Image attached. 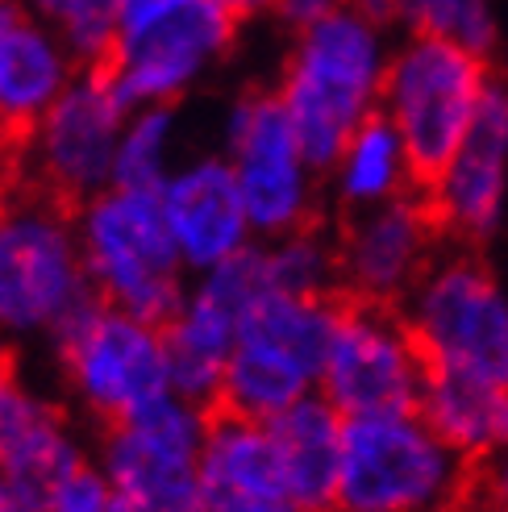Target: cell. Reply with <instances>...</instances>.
Returning a JSON list of instances; mask_svg holds the SVG:
<instances>
[{
  "mask_svg": "<svg viewBox=\"0 0 508 512\" xmlns=\"http://www.w3.org/2000/svg\"><path fill=\"white\" fill-rule=\"evenodd\" d=\"M205 433V408L184 396H167L146 413L109 425L100 471L134 512H205Z\"/></svg>",
  "mask_w": 508,
  "mask_h": 512,
  "instance_id": "obj_9",
  "label": "cell"
},
{
  "mask_svg": "<svg viewBox=\"0 0 508 512\" xmlns=\"http://www.w3.org/2000/svg\"><path fill=\"white\" fill-rule=\"evenodd\" d=\"M42 512H134V508L117 496V488L109 483L105 471L84 463V467H75L67 479L55 483V492H50Z\"/></svg>",
  "mask_w": 508,
  "mask_h": 512,
  "instance_id": "obj_28",
  "label": "cell"
},
{
  "mask_svg": "<svg viewBox=\"0 0 508 512\" xmlns=\"http://www.w3.org/2000/svg\"><path fill=\"white\" fill-rule=\"evenodd\" d=\"M30 13L50 25L75 63H105L117 34V9L121 0H25Z\"/></svg>",
  "mask_w": 508,
  "mask_h": 512,
  "instance_id": "obj_25",
  "label": "cell"
},
{
  "mask_svg": "<svg viewBox=\"0 0 508 512\" xmlns=\"http://www.w3.org/2000/svg\"><path fill=\"white\" fill-rule=\"evenodd\" d=\"M159 200L184 267L209 271L250 246L246 238L254 229L246 217L234 167L225 159H196L180 171H171L167 184L159 188Z\"/></svg>",
  "mask_w": 508,
  "mask_h": 512,
  "instance_id": "obj_17",
  "label": "cell"
},
{
  "mask_svg": "<svg viewBox=\"0 0 508 512\" xmlns=\"http://www.w3.org/2000/svg\"><path fill=\"white\" fill-rule=\"evenodd\" d=\"M200 479H205V512H309L288 492L267 425L250 417L230 413L209 421Z\"/></svg>",
  "mask_w": 508,
  "mask_h": 512,
  "instance_id": "obj_19",
  "label": "cell"
},
{
  "mask_svg": "<svg viewBox=\"0 0 508 512\" xmlns=\"http://www.w3.org/2000/svg\"><path fill=\"white\" fill-rule=\"evenodd\" d=\"M279 9H284V17L292 21V25H313V21H321V17H329L338 9V0H279Z\"/></svg>",
  "mask_w": 508,
  "mask_h": 512,
  "instance_id": "obj_29",
  "label": "cell"
},
{
  "mask_svg": "<svg viewBox=\"0 0 508 512\" xmlns=\"http://www.w3.org/2000/svg\"><path fill=\"white\" fill-rule=\"evenodd\" d=\"M263 425L271 433V446L279 458V471L288 479V492L309 512H325L338 500L346 417L329 400L304 396Z\"/></svg>",
  "mask_w": 508,
  "mask_h": 512,
  "instance_id": "obj_21",
  "label": "cell"
},
{
  "mask_svg": "<svg viewBox=\"0 0 508 512\" xmlns=\"http://www.w3.org/2000/svg\"><path fill=\"white\" fill-rule=\"evenodd\" d=\"M230 30L225 0H121L105 67L130 109L171 105L225 50Z\"/></svg>",
  "mask_w": 508,
  "mask_h": 512,
  "instance_id": "obj_5",
  "label": "cell"
},
{
  "mask_svg": "<svg viewBox=\"0 0 508 512\" xmlns=\"http://www.w3.org/2000/svg\"><path fill=\"white\" fill-rule=\"evenodd\" d=\"M384 75L388 63L379 30L359 9L338 5L329 17L300 30L279 105L313 171L338 163L346 138L371 117V105L384 92Z\"/></svg>",
  "mask_w": 508,
  "mask_h": 512,
  "instance_id": "obj_1",
  "label": "cell"
},
{
  "mask_svg": "<svg viewBox=\"0 0 508 512\" xmlns=\"http://www.w3.org/2000/svg\"><path fill=\"white\" fill-rule=\"evenodd\" d=\"M338 192L350 209H375V204L396 200V192L409 179L413 159L404 150L396 125L388 117H367L359 130H354L338 155Z\"/></svg>",
  "mask_w": 508,
  "mask_h": 512,
  "instance_id": "obj_23",
  "label": "cell"
},
{
  "mask_svg": "<svg viewBox=\"0 0 508 512\" xmlns=\"http://www.w3.org/2000/svg\"><path fill=\"white\" fill-rule=\"evenodd\" d=\"M259 292H267L263 254L246 246L234 259L209 267L205 279L180 300V309L163 325L175 396L200 408L221 400L225 367H230V350L238 338V317Z\"/></svg>",
  "mask_w": 508,
  "mask_h": 512,
  "instance_id": "obj_12",
  "label": "cell"
},
{
  "mask_svg": "<svg viewBox=\"0 0 508 512\" xmlns=\"http://www.w3.org/2000/svg\"><path fill=\"white\" fill-rule=\"evenodd\" d=\"M171 142H175V113L171 105H142L130 113L117 142L113 184L130 192H159L171 175Z\"/></svg>",
  "mask_w": 508,
  "mask_h": 512,
  "instance_id": "obj_24",
  "label": "cell"
},
{
  "mask_svg": "<svg viewBox=\"0 0 508 512\" xmlns=\"http://www.w3.org/2000/svg\"><path fill=\"white\" fill-rule=\"evenodd\" d=\"M488 92L479 50L438 34H421L388 63L384 109L417 171L434 175L471 130Z\"/></svg>",
  "mask_w": 508,
  "mask_h": 512,
  "instance_id": "obj_7",
  "label": "cell"
},
{
  "mask_svg": "<svg viewBox=\"0 0 508 512\" xmlns=\"http://www.w3.org/2000/svg\"><path fill=\"white\" fill-rule=\"evenodd\" d=\"M417 413L434 425L459 454L508 450V388L450 371H429L421 383Z\"/></svg>",
  "mask_w": 508,
  "mask_h": 512,
  "instance_id": "obj_22",
  "label": "cell"
},
{
  "mask_svg": "<svg viewBox=\"0 0 508 512\" xmlns=\"http://www.w3.org/2000/svg\"><path fill=\"white\" fill-rule=\"evenodd\" d=\"M234 13H250V9H263V5H271V0H225Z\"/></svg>",
  "mask_w": 508,
  "mask_h": 512,
  "instance_id": "obj_31",
  "label": "cell"
},
{
  "mask_svg": "<svg viewBox=\"0 0 508 512\" xmlns=\"http://www.w3.org/2000/svg\"><path fill=\"white\" fill-rule=\"evenodd\" d=\"M421 383L425 358L413 334H404L379 309H338L321 363V388L342 417L417 408Z\"/></svg>",
  "mask_w": 508,
  "mask_h": 512,
  "instance_id": "obj_13",
  "label": "cell"
},
{
  "mask_svg": "<svg viewBox=\"0 0 508 512\" xmlns=\"http://www.w3.org/2000/svg\"><path fill=\"white\" fill-rule=\"evenodd\" d=\"M425 242H429V221L421 204L396 196L388 204L363 209L359 221L350 225L342 250L350 284L371 300H388L404 292L421 271Z\"/></svg>",
  "mask_w": 508,
  "mask_h": 512,
  "instance_id": "obj_20",
  "label": "cell"
},
{
  "mask_svg": "<svg viewBox=\"0 0 508 512\" xmlns=\"http://www.w3.org/2000/svg\"><path fill=\"white\" fill-rule=\"evenodd\" d=\"M84 467L63 413L42 400L21 379L13 354H0V483L13 504L25 512H42L55 483Z\"/></svg>",
  "mask_w": 508,
  "mask_h": 512,
  "instance_id": "obj_15",
  "label": "cell"
},
{
  "mask_svg": "<svg viewBox=\"0 0 508 512\" xmlns=\"http://www.w3.org/2000/svg\"><path fill=\"white\" fill-rule=\"evenodd\" d=\"M508 188V92H484L471 130L454 146V155L434 171V213L467 238H484L496 229Z\"/></svg>",
  "mask_w": 508,
  "mask_h": 512,
  "instance_id": "obj_16",
  "label": "cell"
},
{
  "mask_svg": "<svg viewBox=\"0 0 508 512\" xmlns=\"http://www.w3.org/2000/svg\"><path fill=\"white\" fill-rule=\"evenodd\" d=\"M396 13H404L421 34H438L450 42H463L484 55L492 42V9L488 0H396Z\"/></svg>",
  "mask_w": 508,
  "mask_h": 512,
  "instance_id": "obj_27",
  "label": "cell"
},
{
  "mask_svg": "<svg viewBox=\"0 0 508 512\" xmlns=\"http://www.w3.org/2000/svg\"><path fill=\"white\" fill-rule=\"evenodd\" d=\"M492 500H496L500 512H508V450L500 454V463L492 471Z\"/></svg>",
  "mask_w": 508,
  "mask_h": 512,
  "instance_id": "obj_30",
  "label": "cell"
},
{
  "mask_svg": "<svg viewBox=\"0 0 508 512\" xmlns=\"http://www.w3.org/2000/svg\"><path fill=\"white\" fill-rule=\"evenodd\" d=\"M130 105L105 63H88L34 125V167L55 204H84L113 184V159Z\"/></svg>",
  "mask_w": 508,
  "mask_h": 512,
  "instance_id": "obj_10",
  "label": "cell"
},
{
  "mask_svg": "<svg viewBox=\"0 0 508 512\" xmlns=\"http://www.w3.org/2000/svg\"><path fill=\"white\" fill-rule=\"evenodd\" d=\"M413 342L429 371L508 388V300L475 263H446L417 288Z\"/></svg>",
  "mask_w": 508,
  "mask_h": 512,
  "instance_id": "obj_11",
  "label": "cell"
},
{
  "mask_svg": "<svg viewBox=\"0 0 508 512\" xmlns=\"http://www.w3.org/2000/svg\"><path fill=\"white\" fill-rule=\"evenodd\" d=\"M75 59L25 0H0V138H30L71 84Z\"/></svg>",
  "mask_w": 508,
  "mask_h": 512,
  "instance_id": "obj_18",
  "label": "cell"
},
{
  "mask_svg": "<svg viewBox=\"0 0 508 512\" xmlns=\"http://www.w3.org/2000/svg\"><path fill=\"white\" fill-rule=\"evenodd\" d=\"M463 463L417 408L346 417L338 508L346 512H446Z\"/></svg>",
  "mask_w": 508,
  "mask_h": 512,
  "instance_id": "obj_3",
  "label": "cell"
},
{
  "mask_svg": "<svg viewBox=\"0 0 508 512\" xmlns=\"http://www.w3.org/2000/svg\"><path fill=\"white\" fill-rule=\"evenodd\" d=\"M0 512H17V504H13V496H9L5 483H0Z\"/></svg>",
  "mask_w": 508,
  "mask_h": 512,
  "instance_id": "obj_32",
  "label": "cell"
},
{
  "mask_svg": "<svg viewBox=\"0 0 508 512\" xmlns=\"http://www.w3.org/2000/svg\"><path fill=\"white\" fill-rule=\"evenodd\" d=\"M55 342L71 392L109 425L175 396L163 325L121 313L100 296L55 329Z\"/></svg>",
  "mask_w": 508,
  "mask_h": 512,
  "instance_id": "obj_6",
  "label": "cell"
},
{
  "mask_svg": "<svg viewBox=\"0 0 508 512\" xmlns=\"http://www.w3.org/2000/svg\"><path fill=\"white\" fill-rule=\"evenodd\" d=\"M230 167L254 234H292L309 217V171L279 96H250L230 117Z\"/></svg>",
  "mask_w": 508,
  "mask_h": 512,
  "instance_id": "obj_14",
  "label": "cell"
},
{
  "mask_svg": "<svg viewBox=\"0 0 508 512\" xmlns=\"http://www.w3.org/2000/svg\"><path fill=\"white\" fill-rule=\"evenodd\" d=\"M263 254V284L271 292H288V296H321V288L334 275V254L325 250V242L309 234H284V242L259 250Z\"/></svg>",
  "mask_w": 508,
  "mask_h": 512,
  "instance_id": "obj_26",
  "label": "cell"
},
{
  "mask_svg": "<svg viewBox=\"0 0 508 512\" xmlns=\"http://www.w3.org/2000/svg\"><path fill=\"white\" fill-rule=\"evenodd\" d=\"M84 271L96 296L113 309L167 325L180 309V246H175L159 192L105 188L80 204L75 221Z\"/></svg>",
  "mask_w": 508,
  "mask_h": 512,
  "instance_id": "obj_2",
  "label": "cell"
},
{
  "mask_svg": "<svg viewBox=\"0 0 508 512\" xmlns=\"http://www.w3.org/2000/svg\"><path fill=\"white\" fill-rule=\"evenodd\" d=\"M334 321L338 309H329L321 296H288L271 288L259 292L238 317L221 404L234 417L271 421L288 404L313 396Z\"/></svg>",
  "mask_w": 508,
  "mask_h": 512,
  "instance_id": "obj_4",
  "label": "cell"
},
{
  "mask_svg": "<svg viewBox=\"0 0 508 512\" xmlns=\"http://www.w3.org/2000/svg\"><path fill=\"white\" fill-rule=\"evenodd\" d=\"M96 300L63 204L0 209V329H55Z\"/></svg>",
  "mask_w": 508,
  "mask_h": 512,
  "instance_id": "obj_8",
  "label": "cell"
}]
</instances>
